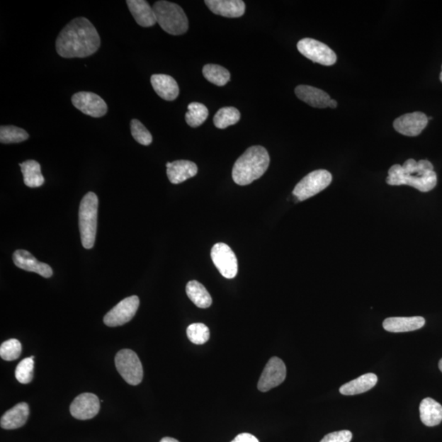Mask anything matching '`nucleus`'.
<instances>
[{
  "label": "nucleus",
  "instance_id": "nucleus-6",
  "mask_svg": "<svg viewBox=\"0 0 442 442\" xmlns=\"http://www.w3.org/2000/svg\"><path fill=\"white\" fill-rule=\"evenodd\" d=\"M115 365L120 375L130 385H139L143 380V366L135 351L129 349L120 351L115 357Z\"/></svg>",
  "mask_w": 442,
  "mask_h": 442
},
{
  "label": "nucleus",
  "instance_id": "nucleus-28",
  "mask_svg": "<svg viewBox=\"0 0 442 442\" xmlns=\"http://www.w3.org/2000/svg\"><path fill=\"white\" fill-rule=\"evenodd\" d=\"M241 114L234 107L220 108L214 117V125L218 129H225L239 122Z\"/></svg>",
  "mask_w": 442,
  "mask_h": 442
},
{
  "label": "nucleus",
  "instance_id": "nucleus-26",
  "mask_svg": "<svg viewBox=\"0 0 442 442\" xmlns=\"http://www.w3.org/2000/svg\"><path fill=\"white\" fill-rule=\"evenodd\" d=\"M186 293L189 299L199 308H208L212 303V298L206 288L196 280L188 283Z\"/></svg>",
  "mask_w": 442,
  "mask_h": 442
},
{
  "label": "nucleus",
  "instance_id": "nucleus-25",
  "mask_svg": "<svg viewBox=\"0 0 442 442\" xmlns=\"http://www.w3.org/2000/svg\"><path fill=\"white\" fill-rule=\"evenodd\" d=\"M21 170L24 178V183L30 188H38L45 183V178L41 173V167L38 162L34 160L20 163Z\"/></svg>",
  "mask_w": 442,
  "mask_h": 442
},
{
  "label": "nucleus",
  "instance_id": "nucleus-18",
  "mask_svg": "<svg viewBox=\"0 0 442 442\" xmlns=\"http://www.w3.org/2000/svg\"><path fill=\"white\" fill-rule=\"evenodd\" d=\"M151 84L157 96L166 101H173L180 94L176 81L171 76L155 74L151 76Z\"/></svg>",
  "mask_w": 442,
  "mask_h": 442
},
{
  "label": "nucleus",
  "instance_id": "nucleus-14",
  "mask_svg": "<svg viewBox=\"0 0 442 442\" xmlns=\"http://www.w3.org/2000/svg\"><path fill=\"white\" fill-rule=\"evenodd\" d=\"M100 409V401L96 395L83 393L74 400L70 407L72 416L79 420L91 419Z\"/></svg>",
  "mask_w": 442,
  "mask_h": 442
},
{
  "label": "nucleus",
  "instance_id": "nucleus-21",
  "mask_svg": "<svg viewBox=\"0 0 442 442\" xmlns=\"http://www.w3.org/2000/svg\"><path fill=\"white\" fill-rule=\"evenodd\" d=\"M30 414L29 405L25 402L16 404L8 410L0 421L1 428L7 430L22 428L28 421Z\"/></svg>",
  "mask_w": 442,
  "mask_h": 442
},
{
  "label": "nucleus",
  "instance_id": "nucleus-38",
  "mask_svg": "<svg viewBox=\"0 0 442 442\" xmlns=\"http://www.w3.org/2000/svg\"><path fill=\"white\" fill-rule=\"evenodd\" d=\"M336 106H338V102L336 101V100H332L329 103V108H336Z\"/></svg>",
  "mask_w": 442,
  "mask_h": 442
},
{
  "label": "nucleus",
  "instance_id": "nucleus-17",
  "mask_svg": "<svg viewBox=\"0 0 442 442\" xmlns=\"http://www.w3.org/2000/svg\"><path fill=\"white\" fill-rule=\"evenodd\" d=\"M166 173L171 183L178 184L196 176L198 166L196 163L186 160L167 162Z\"/></svg>",
  "mask_w": 442,
  "mask_h": 442
},
{
  "label": "nucleus",
  "instance_id": "nucleus-40",
  "mask_svg": "<svg viewBox=\"0 0 442 442\" xmlns=\"http://www.w3.org/2000/svg\"><path fill=\"white\" fill-rule=\"evenodd\" d=\"M440 80L442 82V67H441V74H440Z\"/></svg>",
  "mask_w": 442,
  "mask_h": 442
},
{
  "label": "nucleus",
  "instance_id": "nucleus-20",
  "mask_svg": "<svg viewBox=\"0 0 442 442\" xmlns=\"http://www.w3.org/2000/svg\"><path fill=\"white\" fill-rule=\"evenodd\" d=\"M130 12L135 22L143 28H150L157 23L156 15L149 2L145 0H128Z\"/></svg>",
  "mask_w": 442,
  "mask_h": 442
},
{
  "label": "nucleus",
  "instance_id": "nucleus-27",
  "mask_svg": "<svg viewBox=\"0 0 442 442\" xmlns=\"http://www.w3.org/2000/svg\"><path fill=\"white\" fill-rule=\"evenodd\" d=\"M203 74L207 80L217 86H224L230 80V73L226 68L217 64L203 67Z\"/></svg>",
  "mask_w": 442,
  "mask_h": 442
},
{
  "label": "nucleus",
  "instance_id": "nucleus-10",
  "mask_svg": "<svg viewBox=\"0 0 442 442\" xmlns=\"http://www.w3.org/2000/svg\"><path fill=\"white\" fill-rule=\"evenodd\" d=\"M212 261L219 272L226 278H234L238 273V260L234 252L225 244L213 246L210 252Z\"/></svg>",
  "mask_w": 442,
  "mask_h": 442
},
{
  "label": "nucleus",
  "instance_id": "nucleus-24",
  "mask_svg": "<svg viewBox=\"0 0 442 442\" xmlns=\"http://www.w3.org/2000/svg\"><path fill=\"white\" fill-rule=\"evenodd\" d=\"M378 382V377L375 373H366V375L357 378L344 384L339 389L341 394L345 396H354L370 391Z\"/></svg>",
  "mask_w": 442,
  "mask_h": 442
},
{
  "label": "nucleus",
  "instance_id": "nucleus-37",
  "mask_svg": "<svg viewBox=\"0 0 442 442\" xmlns=\"http://www.w3.org/2000/svg\"><path fill=\"white\" fill-rule=\"evenodd\" d=\"M160 442H180V441H178V440L175 438H168L167 436V438H162Z\"/></svg>",
  "mask_w": 442,
  "mask_h": 442
},
{
  "label": "nucleus",
  "instance_id": "nucleus-19",
  "mask_svg": "<svg viewBox=\"0 0 442 442\" xmlns=\"http://www.w3.org/2000/svg\"><path fill=\"white\" fill-rule=\"evenodd\" d=\"M295 94L299 99L313 108H326L329 107L331 98L322 89L302 85L295 89Z\"/></svg>",
  "mask_w": 442,
  "mask_h": 442
},
{
  "label": "nucleus",
  "instance_id": "nucleus-11",
  "mask_svg": "<svg viewBox=\"0 0 442 442\" xmlns=\"http://www.w3.org/2000/svg\"><path fill=\"white\" fill-rule=\"evenodd\" d=\"M74 107L92 118H102L108 113V105L98 94L91 92H79L72 97Z\"/></svg>",
  "mask_w": 442,
  "mask_h": 442
},
{
  "label": "nucleus",
  "instance_id": "nucleus-23",
  "mask_svg": "<svg viewBox=\"0 0 442 442\" xmlns=\"http://www.w3.org/2000/svg\"><path fill=\"white\" fill-rule=\"evenodd\" d=\"M420 419L423 424L428 427H434L442 421V407L435 400L425 398L419 407Z\"/></svg>",
  "mask_w": 442,
  "mask_h": 442
},
{
  "label": "nucleus",
  "instance_id": "nucleus-30",
  "mask_svg": "<svg viewBox=\"0 0 442 442\" xmlns=\"http://www.w3.org/2000/svg\"><path fill=\"white\" fill-rule=\"evenodd\" d=\"M29 139V134L14 125H2L0 128V142L2 144H18Z\"/></svg>",
  "mask_w": 442,
  "mask_h": 442
},
{
  "label": "nucleus",
  "instance_id": "nucleus-8",
  "mask_svg": "<svg viewBox=\"0 0 442 442\" xmlns=\"http://www.w3.org/2000/svg\"><path fill=\"white\" fill-rule=\"evenodd\" d=\"M298 50L308 60L324 66H332L336 62L333 50L322 42L312 38H304L298 43Z\"/></svg>",
  "mask_w": 442,
  "mask_h": 442
},
{
  "label": "nucleus",
  "instance_id": "nucleus-34",
  "mask_svg": "<svg viewBox=\"0 0 442 442\" xmlns=\"http://www.w3.org/2000/svg\"><path fill=\"white\" fill-rule=\"evenodd\" d=\"M130 130L133 138L139 144L144 146H149L152 144V136L151 133L139 120L133 119L131 120Z\"/></svg>",
  "mask_w": 442,
  "mask_h": 442
},
{
  "label": "nucleus",
  "instance_id": "nucleus-13",
  "mask_svg": "<svg viewBox=\"0 0 442 442\" xmlns=\"http://www.w3.org/2000/svg\"><path fill=\"white\" fill-rule=\"evenodd\" d=\"M429 118L423 113L415 112L402 115L394 120V129L405 136H418L428 125Z\"/></svg>",
  "mask_w": 442,
  "mask_h": 442
},
{
  "label": "nucleus",
  "instance_id": "nucleus-9",
  "mask_svg": "<svg viewBox=\"0 0 442 442\" xmlns=\"http://www.w3.org/2000/svg\"><path fill=\"white\" fill-rule=\"evenodd\" d=\"M139 306L138 297L126 298L105 315L103 322L108 327H118L128 323L134 318Z\"/></svg>",
  "mask_w": 442,
  "mask_h": 442
},
{
  "label": "nucleus",
  "instance_id": "nucleus-2",
  "mask_svg": "<svg viewBox=\"0 0 442 442\" xmlns=\"http://www.w3.org/2000/svg\"><path fill=\"white\" fill-rule=\"evenodd\" d=\"M386 181L389 186H408L427 193L436 187L438 176L429 161L408 159L403 166H392L388 171Z\"/></svg>",
  "mask_w": 442,
  "mask_h": 442
},
{
  "label": "nucleus",
  "instance_id": "nucleus-1",
  "mask_svg": "<svg viewBox=\"0 0 442 442\" xmlns=\"http://www.w3.org/2000/svg\"><path fill=\"white\" fill-rule=\"evenodd\" d=\"M101 40L94 26L86 18L71 21L56 40L57 54L65 59L87 57L98 50Z\"/></svg>",
  "mask_w": 442,
  "mask_h": 442
},
{
  "label": "nucleus",
  "instance_id": "nucleus-33",
  "mask_svg": "<svg viewBox=\"0 0 442 442\" xmlns=\"http://www.w3.org/2000/svg\"><path fill=\"white\" fill-rule=\"evenodd\" d=\"M22 344L17 339H9L4 341L0 346V356L6 361H13L18 359L22 354Z\"/></svg>",
  "mask_w": 442,
  "mask_h": 442
},
{
  "label": "nucleus",
  "instance_id": "nucleus-22",
  "mask_svg": "<svg viewBox=\"0 0 442 442\" xmlns=\"http://www.w3.org/2000/svg\"><path fill=\"white\" fill-rule=\"evenodd\" d=\"M425 319L421 317H391L383 321V329L391 333H407L423 328Z\"/></svg>",
  "mask_w": 442,
  "mask_h": 442
},
{
  "label": "nucleus",
  "instance_id": "nucleus-16",
  "mask_svg": "<svg viewBox=\"0 0 442 442\" xmlns=\"http://www.w3.org/2000/svg\"><path fill=\"white\" fill-rule=\"evenodd\" d=\"M205 4L213 13L225 18H240L245 13L246 5L242 0H206Z\"/></svg>",
  "mask_w": 442,
  "mask_h": 442
},
{
  "label": "nucleus",
  "instance_id": "nucleus-29",
  "mask_svg": "<svg viewBox=\"0 0 442 442\" xmlns=\"http://www.w3.org/2000/svg\"><path fill=\"white\" fill-rule=\"evenodd\" d=\"M188 112L186 114V123L193 128L203 125L208 118V109L204 104L191 103L188 106Z\"/></svg>",
  "mask_w": 442,
  "mask_h": 442
},
{
  "label": "nucleus",
  "instance_id": "nucleus-39",
  "mask_svg": "<svg viewBox=\"0 0 442 442\" xmlns=\"http://www.w3.org/2000/svg\"><path fill=\"white\" fill-rule=\"evenodd\" d=\"M439 368L440 370L442 372V359L439 362Z\"/></svg>",
  "mask_w": 442,
  "mask_h": 442
},
{
  "label": "nucleus",
  "instance_id": "nucleus-4",
  "mask_svg": "<svg viewBox=\"0 0 442 442\" xmlns=\"http://www.w3.org/2000/svg\"><path fill=\"white\" fill-rule=\"evenodd\" d=\"M156 15L157 23L162 30L173 35L186 33L188 29V20L183 8L175 3L157 1L152 7Z\"/></svg>",
  "mask_w": 442,
  "mask_h": 442
},
{
  "label": "nucleus",
  "instance_id": "nucleus-35",
  "mask_svg": "<svg viewBox=\"0 0 442 442\" xmlns=\"http://www.w3.org/2000/svg\"><path fill=\"white\" fill-rule=\"evenodd\" d=\"M352 434L348 430L334 431L324 436L320 442H351Z\"/></svg>",
  "mask_w": 442,
  "mask_h": 442
},
{
  "label": "nucleus",
  "instance_id": "nucleus-5",
  "mask_svg": "<svg viewBox=\"0 0 442 442\" xmlns=\"http://www.w3.org/2000/svg\"><path fill=\"white\" fill-rule=\"evenodd\" d=\"M98 199L96 193L89 192L81 200L79 210V228L81 243L86 249H91L96 243L97 232Z\"/></svg>",
  "mask_w": 442,
  "mask_h": 442
},
{
  "label": "nucleus",
  "instance_id": "nucleus-15",
  "mask_svg": "<svg viewBox=\"0 0 442 442\" xmlns=\"http://www.w3.org/2000/svg\"><path fill=\"white\" fill-rule=\"evenodd\" d=\"M13 260L16 266L20 269L38 273L42 277L48 278L52 276V268L45 263L40 262L28 251L17 250L14 252Z\"/></svg>",
  "mask_w": 442,
  "mask_h": 442
},
{
  "label": "nucleus",
  "instance_id": "nucleus-31",
  "mask_svg": "<svg viewBox=\"0 0 442 442\" xmlns=\"http://www.w3.org/2000/svg\"><path fill=\"white\" fill-rule=\"evenodd\" d=\"M187 336L191 343L203 345L209 340L210 331L208 326L204 324H192L187 329Z\"/></svg>",
  "mask_w": 442,
  "mask_h": 442
},
{
  "label": "nucleus",
  "instance_id": "nucleus-3",
  "mask_svg": "<svg viewBox=\"0 0 442 442\" xmlns=\"http://www.w3.org/2000/svg\"><path fill=\"white\" fill-rule=\"evenodd\" d=\"M270 165V156L265 147L252 146L236 161L232 177L239 186H244L261 178Z\"/></svg>",
  "mask_w": 442,
  "mask_h": 442
},
{
  "label": "nucleus",
  "instance_id": "nucleus-32",
  "mask_svg": "<svg viewBox=\"0 0 442 442\" xmlns=\"http://www.w3.org/2000/svg\"><path fill=\"white\" fill-rule=\"evenodd\" d=\"M34 360L33 358H26L19 363L15 370V377L23 384L30 383L33 380Z\"/></svg>",
  "mask_w": 442,
  "mask_h": 442
},
{
  "label": "nucleus",
  "instance_id": "nucleus-7",
  "mask_svg": "<svg viewBox=\"0 0 442 442\" xmlns=\"http://www.w3.org/2000/svg\"><path fill=\"white\" fill-rule=\"evenodd\" d=\"M333 180L331 173L326 170H317L308 174L300 181L293 192L298 201H305L317 196L327 188Z\"/></svg>",
  "mask_w": 442,
  "mask_h": 442
},
{
  "label": "nucleus",
  "instance_id": "nucleus-41",
  "mask_svg": "<svg viewBox=\"0 0 442 442\" xmlns=\"http://www.w3.org/2000/svg\"><path fill=\"white\" fill-rule=\"evenodd\" d=\"M30 357L33 358V360L35 359V356H30Z\"/></svg>",
  "mask_w": 442,
  "mask_h": 442
},
{
  "label": "nucleus",
  "instance_id": "nucleus-36",
  "mask_svg": "<svg viewBox=\"0 0 442 442\" xmlns=\"http://www.w3.org/2000/svg\"><path fill=\"white\" fill-rule=\"evenodd\" d=\"M231 442H259L255 436L250 434H241Z\"/></svg>",
  "mask_w": 442,
  "mask_h": 442
},
{
  "label": "nucleus",
  "instance_id": "nucleus-12",
  "mask_svg": "<svg viewBox=\"0 0 442 442\" xmlns=\"http://www.w3.org/2000/svg\"><path fill=\"white\" fill-rule=\"evenodd\" d=\"M287 368L283 361L278 357H273L267 363L258 382V389L266 392L280 386L285 380Z\"/></svg>",
  "mask_w": 442,
  "mask_h": 442
}]
</instances>
